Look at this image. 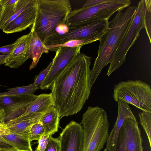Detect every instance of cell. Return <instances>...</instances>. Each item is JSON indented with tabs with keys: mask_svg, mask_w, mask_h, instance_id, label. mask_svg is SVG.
<instances>
[{
	"mask_svg": "<svg viewBox=\"0 0 151 151\" xmlns=\"http://www.w3.org/2000/svg\"><path fill=\"white\" fill-rule=\"evenodd\" d=\"M92 58L78 52L49 88L61 117L79 112L91 93L89 83Z\"/></svg>",
	"mask_w": 151,
	"mask_h": 151,
	"instance_id": "1",
	"label": "cell"
},
{
	"mask_svg": "<svg viewBox=\"0 0 151 151\" xmlns=\"http://www.w3.org/2000/svg\"><path fill=\"white\" fill-rule=\"evenodd\" d=\"M137 7L130 6L119 11L109 22L108 29L100 40L98 55L91 70L89 83L91 89L102 69L112 61L120 43L132 23Z\"/></svg>",
	"mask_w": 151,
	"mask_h": 151,
	"instance_id": "2",
	"label": "cell"
},
{
	"mask_svg": "<svg viewBox=\"0 0 151 151\" xmlns=\"http://www.w3.org/2000/svg\"><path fill=\"white\" fill-rule=\"evenodd\" d=\"M36 13L32 27L43 43L56 33L57 28L66 24L72 10L69 0H36Z\"/></svg>",
	"mask_w": 151,
	"mask_h": 151,
	"instance_id": "3",
	"label": "cell"
},
{
	"mask_svg": "<svg viewBox=\"0 0 151 151\" xmlns=\"http://www.w3.org/2000/svg\"><path fill=\"white\" fill-rule=\"evenodd\" d=\"M81 124L83 133L82 151H100L109 135V124L105 111L98 106H88Z\"/></svg>",
	"mask_w": 151,
	"mask_h": 151,
	"instance_id": "4",
	"label": "cell"
},
{
	"mask_svg": "<svg viewBox=\"0 0 151 151\" xmlns=\"http://www.w3.org/2000/svg\"><path fill=\"white\" fill-rule=\"evenodd\" d=\"M129 0H107L94 6L72 10L66 24L68 28L78 26L102 19H108L115 12L121 11L130 6Z\"/></svg>",
	"mask_w": 151,
	"mask_h": 151,
	"instance_id": "5",
	"label": "cell"
},
{
	"mask_svg": "<svg viewBox=\"0 0 151 151\" xmlns=\"http://www.w3.org/2000/svg\"><path fill=\"white\" fill-rule=\"evenodd\" d=\"M113 98L135 106L142 111L151 113V88L150 86L140 80H128L115 84Z\"/></svg>",
	"mask_w": 151,
	"mask_h": 151,
	"instance_id": "6",
	"label": "cell"
},
{
	"mask_svg": "<svg viewBox=\"0 0 151 151\" xmlns=\"http://www.w3.org/2000/svg\"><path fill=\"white\" fill-rule=\"evenodd\" d=\"M132 23L123 38L109 67L106 75L109 77L125 62L127 52L140 36V30L144 28L145 8V0L139 1Z\"/></svg>",
	"mask_w": 151,
	"mask_h": 151,
	"instance_id": "7",
	"label": "cell"
},
{
	"mask_svg": "<svg viewBox=\"0 0 151 151\" xmlns=\"http://www.w3.org/2000/svg\"><path fill=\"white\" fill-rule=\"evenodd\" d=\"M108 19H102L83 24L75 27L69 28L63 34H55L47 38L43 43L46 45L63 44L72 40L93 39L100 41L107 31Z\"/></svg>",
	"mask_w": 151,
	"mask_h": 151,
	"instance_id": "8",
	"label": "cell"
},
{
	"mask_svg": "<svg viewBox=\"0 0 151 151\" xmlns=\"http://www.w3.org/2000/svg\"><path fill=\"white\" fill-rule=\"evenodd\" d=\"M142 138L137 120L125 121L119 131L116 151H143Z\"/></svg>",
	"mask_w": 151,
	"mask_h": 151,
	"instance_id": "9",
	"label": "cell"
},
{
	"mask_svg": "<svg viewBox=\"0 0 151 151\" xmlns=\"http://www.w3.org/2000/svg\"><path fill=\"white\" fill-rule=\"evenodd\" d=\"M81 47H60L57 49L52 66L40 86L41 89L46 90L50 88L54 81L80 52Z\"/></svg>",
	"mask_w": 151,
	"mask_h": 151,
	"instance_id": "10",
	"label": "cell"
},
{
	"mask_svg": "<svg viewBox=\"0 0 151 151\" xmlns=\"http://www.w3.org/2000/svg\"><path fill=\"white\" fill-rule=\"evenodd\" d=\"M58 138L60 151H82L83 133L81 124L71 121L63 129Z\"/></svg>",
	"mask_w": 151,
	"mask_h": 151,
	"instance_id": "11",
	"label": "cell"
},
{
	"mask_svg": "<svg viewBox=\"0 0 151 151\" xmlns=\"http://www.w3.org/2000/svg\"><path fill=\"white\" fill-rule=\"evenodd\" d=\"M32 32L18 38L13 43L14 47L11 52L6 58V66L17 68L22 65L30 58V42Z\"/></svg>",
	"mask_w": 151,
	"mask_h": 151,
	"instance_id": "12",
	"label": "cell"
},
{
	"mask_svg": "<svg viewBox=\"0 0 151 151\" xmlns=\"http://www.w3.org/2000/svg\"><path fill=\"white\" fill-rule=\"evenodd\" d=\"M117 102L118 111L117 119L106 143V148L108 151H116L117 136L125 121L128 119L136 120L129 104L120 99H119Z\"/></svg>",
	"mask_w": 151,
	"mask_h": 151,
	"instance_id": "13",
	"label": "cell"
},
{
	"mask_svg": "<svg viewBox=\"0 0 151 151\" xmlns=\"http://www.w3.org/2000/svg\"><path fill=\"white\" fill-rule=\"evenodd\" d=\"M36 0H17L0 8V29L14 20L23 11L34 6Z\"/></svg>",
	"mask_w": 151,
	"mask_h": 151,
	"instance_id": "14",
	"label": "cell"
},
{
	"mask_svg": "<svg viewBox=\"0 0 151 151\" xmlns=\"http://www.w3.org/2000/svg\"><path fill=\"white\" fill-rule=\"evenodd\" d=\"M36 13V3L34 6L23 11L14 20L4 27L2 29L3 31L8 34L25 30L34 24Z\"/></svg>",
	"mask_w": 151,
	"mask_h": 151,
	"instance_id": "15",
	"label": "cell"
},
{
	"mask_svg": "<svg viewBox=\"0 0 151 151\" xmlns=\"http://www.w3.org/2000/svg\"><path fill=\"white\" fill-rule=\"evenodd\" d=\"M52 106H54L52 93L40 94L31 103L25 112L19 117H35L41 116Z\"/></svg>",
	"mask_w": 151,
	"mask_h": 151,
	"instance_id": "16",
	"label": "cell"
},
{
	"mask_svg": "<svg viewBox=\"0 0 151 151\" xmlns=\"http://www.w3.org/2000/svg\"><path fill=\"white\" fill-rule=\"evenodd\" d=\"M37 96L38 95L34 94L14 96L13 104L5 112L4 123L15 119L23 114L31 103Z\"/></svg>",
	"mask_w": 151,
	"mask_h": 151,
	"instance_id": "17",
	"label": "cell"
},
{
	"mask_svg": "<svg viewBox=\"0 0 151 151\" xmlns=\"http://www.w3.org/2000/svg\"><path fill=\"white\" fill-rule=\"evenodd\" d=\"M42 115L35 117H18L4 124L10 132L22 135L29 139L32 126L39 121Z\"/></svg>",
	"mask_w": 151,
	"mask_h": 151,
	"instance_id": "18",
	"label": "cell"
},
{
	"mask_svg": "<svg viewBox=\"0 0 151 151\" xmlns=\"http://www.w3.org/2000/svg\"><path fill=\"white\" fill-rule=\"evenodd\" d=\"M60 117L58 111L54 106L50 107L41 116L39 122L44 129L45 135L52 136L58 131Z\"/></svg>",
	"mask_w": 151,
	"mask_h": 151,
	"instance_id": "19",
	"label": "cell"
},
{
	"mask_svg": "<svg viewBox=\"0 0 151 151\" xmlns=\"http://www.w3.org/2000/svg\"><path fill=\"white\" fill-rule=\"evenodd\" d=\"M30 31L32 32L30 42V58L32 62L29 69L35 68L38 63L40 58L44 53H47L48 50L33 28L31 27Z\"/></svg>",
	"mask_w": 151,
	"mask_h": 151,
	"instance_id": "20",
	"label": "cell"
},
{
	"mask_svg": "<svg viewBox=\"0 0 151 151\" xmlns=\"http://www.w3.org/2000/svg\"><path fill=\"white\" fill-rule=\"evenodd\" d=\"M3 139L13 147L18 150L32 151L29 139L18 134L8 132L0 135Z\"/></svg>",
	"mask_w": 151,
	"mask_h": 151,
	"instance_id": "21",
	"label": "cell"
},
{
	"mask_svg": "<svg viewBox=\"0 0 151 151\" xmlns=\"http://www.w3.org/2000/svg\"><path fill=\"white\" fill-rule=\"evenodd\" d=\"M39 89L33 83L27 86L16 87L9 88L8 91L0 93V96H16L24 95L34 94V93Z\"/></svg>",
	"mask_w": 151,
	"mask_h": 151,
	"instance_id": "22",
	"label": "cell"
},
{
	"mask_svg": "<svg viewBox=\"0 0 151 151\" xmlns=\"http://www.w3.org/2000/svg\"><path fill=\"white\" fill-rule=\"evenodd\" d=\"M95 41H96V40L93 39L72 40L67 41L62 44L54 45H45V46L48 51L55 52L57 49L59 47H82L85 45L91 43Z\"/></svg>",
	"mask_w": 151,
	"mask_h": 151,
	"instance_id": "23",
	"label": "cell"
},
{
	"mask_svg": "<svg viewBox=\"0 0 151 151\" xmlns=\"http://www.w3.org/2000/svg\"><path fill=\"white\" fill-rule=\"evenodd\" d=\"M139 123L145 130L147 136L150 147H151V113L142 111L139 112Z\"/></svg>",
	"mask_w": 151,
	"mask_h": 151,
	"instance_id": "24",
	"label": "cell"
},
{
	"mask_svg": "<svg viewBox=\"0 0 151 151\" xmlns=\"http://www.w3.org/2000/svg\"><path fill=\"white\" fill-rule=\"evenodd\" d=\"M145 8L144 15V24L146 33L151 43V0H145Z\"/></svg>",
	"mask_w": 151,
	"mask_h": 151,
	"instance_id": "25",
	"label": "cell"
},
{
	"mask_svg": "<svg viewBox=\"0 0 151 151\" xmlns=\"http://www.w3.org/2000/svg\"><path fill=\"white\" fill-rule=\"evenodd\" d=\"M45 131L41 123L39 122L34 124L32 127L29 137L30 142L34 140L38 141L44 134Z\"/></svg>",
	"mask_w": 151,
	"mask_h": 151,
	"instance_id": "26",
	"label": "cell"
},
{
	"mask_svg": "<svg viewBox=\"0 0 151 151\" xmlns=\"http://www.w3.org/2000/svg\"><path fill=\"white\" fill-rule=\"evenodd\" d=\"M53 62L52 59L45 69L41 71L38 75L35 76L33 84L35 86L39 88H40L42 83L50 70Z\"/></svg>",
	"mask_w": 151,
	"mask_h": 151,
	"instance_id": "27",
	"label": "cell"
},
{
	"mask_svg": "<svg viewBox=\"0 0 151 151\" xmlns=\"http://www.w3.org/2000/svg\"><path fill=\"white\" fill-rule=\"evenodd\" d=\"M60 144L58 138H55L50 136L47 145L44 151H60Z\"/></svg>",
	"mask_w": 151,
	"mask_h": 151,
	"instance_id": "28",
	"label": "cell"
},
{
	"mask_svg": "<svg viewBox=\"0 0 151 151\" xmlns=\"http://www.w3.org/2000/svg\"><path fill=\"white\" fill-rule=\"evenodd\" d=\"M14 96H0V107L5 112L13 104Z\"/></svg>",
	"mask_w": 151,
	"mask_h": 151,
	"instance_id": "29",
	"label": "cell"
},
{
	"mask_svg": "<svg viewBox=\"0 0 151 151\" xmlns=\"http://www.w3.org/2000/svg\"><path fill=\"white\" fill-rule=\"evenodd\" d=\"M49 136L43 135L38 141V145L36 151H44L47 144Z\"/></svg>",
	"mask_w": 151,
	"mask_h": 151,
	"instance_id": "30",
	"label": "cell"
},
{
	"mask_svg": "<svg viewBox=\"0 0 151 151\" xmlns=\"http://www.w3.org/2000/svg\"><path fill=\"white\" fill-rule=\"evenodd\" d=\"M107 1V0H88L86 2L82 7L85 8L94 6Z\"/></svg>",
	"mask_w": 151,
	"mask_h": 151,
	"instance_id": "31",
	"label": "cell"
},
{
	"mask_svg": "<svg viewBox=\"0 0 151 151\" xmlns=\"http://www.w3.org/2000/svg\"><path fill=\"white\" fill-rule=\"evenodd\" d=\"M14 47V43L6 45L0 47V52L8 55L11 52Z\"/></svg>",
	"mask_w": 151,
	"mask_h": 151,
	"instance_id": "32",
	"label": "cell"
},
{
	"mask_svg": "<svg viewBox=\"0 0 151 151\" xmlns=\"http://www.w3.org/2000/svg\"><path fill=\"white\" fill-rule=\"evenodd\" d=\"M5 115V114L4 110L0 107V124L5 125L4 119Z\"/></svg>",
	"mask_w": 151,
	"mask_h": 151,
	"instance_id": "33",
	"label": "cell"
},
{
	"mask_svg": "<svg viewBox=\"0 0 151 151\" xmlns=\"http://www.w3.org/2000/svg\"><path fill=\"white\" fill-rule=\"evenodd\" d=\"M7 55V54H0V65L5 64V60Z\"/></svg>",
	"mask_w": 151,
	"mask_h": 151,
	"instance_id": "34",
	"label": "cell"
},
{
	"mask_svg": "<svg viewBox=\"0 0 151 151\" xmlns=\"http://www.w3.org/2000/svg\"><path fill=\"white\" fill-rule=\"evenodd\" d=\"M0 151H24V150H18L17 149H15V148H12L9 149H3V150H0ZM34 151H36L35 150Z\"/></svg>",
	"mask_w": 151,
	"mask_h": 151,
	"instance_id": "35",
	"label": "cell"
},
{
	"mask_svg": "<svg viewBox=\"0 0 151 151\" xmlns=\"http://www.w3.org/2000/svg\"><path fill=\"white\" fill-rule=\"evenodd\" d=\"M103 151H108L105 148Z\"/></svg>",
	"mask_w": 151,
	"mask_h": 151,
	"instance_id": "36",
	"label": "cell"
},
{
	"mask_svg": "<svg viewBox=\"0 0 151 151\" xmlns=\"http://www.w3.org/2000/svg\"><path fill=\"white\" fill-rule=\"evenodd\" d=\"M3 125V124H0V126H2V125Z\"/></svg>",
	"mask_w": 151,
	"mask_h": 151,
	"instance_id": "37",
	"label": "cell"
}]
</instances>
